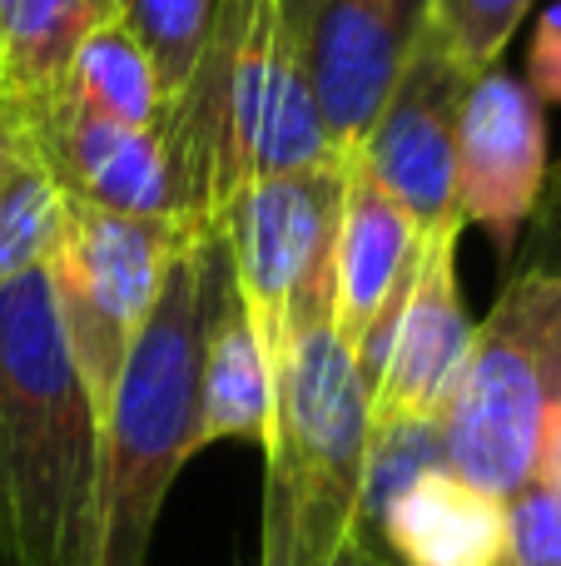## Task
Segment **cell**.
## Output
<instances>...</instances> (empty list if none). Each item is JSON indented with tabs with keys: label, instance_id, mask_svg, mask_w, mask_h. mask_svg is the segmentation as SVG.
<instances>
[{
	"label": "cell",
	"instance_id": "1",
	"mask_svg": "<svg viewBox=\"0 0 561 566\" xmlns=\"http://www.w3.org/2000/svg\"><path fill=\"white\" fill-rule=\"evenodd\" d=\"M99 422L45 269L0 289V566H95Z\"/></svg>",
	"mask_w": 561,
	"mask_h": 566
},
{
	"label": "cell",
	"instance_id": "2",
	"mask_svg": "<svg viewBox=\"0 0 561 566\" xmlns=\"http://www.w3.org/2000/svg\"><path fill=\"white\" fill-rule=\"evenodd\" d=\"M224 279L229 259L219 229H194L169 259L99 428L95 566H149L165 497L194 458L199 358Z\"/></svg>",
	"mask_w": 561,
	"mask_h": 566
},
{
	"label": "cell",
	"instance_id": "3",
	"mask_svg": "<svg viewBox=\"0 0 561 566\" xmlns=\"http://www.w3.org/2000/svg\"><path fill=\"white\" fill-rule=\"evenodd\" d=\"M174 119L209 224L234 189L338 159L318 119L304 35L288 25L284 0H219L204 60L174 99Z\"/></svg>",
	"mask_w": 561,
	"mask_h": 566
},
{
	"label": "cell",
	"instance_id": "4",
	"mask_svg": "<svg viewBox=\"0 0 561 566\" xmlns=\"http://www.w3.org/2000/svg\"><path fill=\"white\" fill-rule=\"evenodd\" d=\"M368 382L334 323L288 343L274 368L264 478V542L254 566H338L363 537Z\"/></svg>",
	"mask_w": 561,
	"mask_h": 566
},
{
	"label": "cell",
	"instance_id": "5",
	"mask_svg": "<svg viewBox=\"0 0 561 566\" xmlns=\"http://www.w3.org/2000/svg\"><path fill=\"white\" fill-rule=\"evenodd\" d=\"M561 408V269H512L473 328L453 398L437 418L443 462L463 482L517 497Z\"/></svg>",
	"mask_w": 561,
	"mask_h": 566
},
{
	"label": "cell",
	"instance_id": "6",
	"mask_svg": "<svg viewBox=\"0 0 561 566\" xmlns=\"http://www.w3.org/2000/svg\"><path fill=\"white\" fill-rule=\"evenodd\" d=\"M338 214L343 159L254 179L219 209V244L268 368L284 363L298 333L334 323Z\"/></svg>",
	"mask_w": 561,
	"mask_h": 566
},
{
	"label": "cell",
	"instance_id": "7",
	"mask_svg": "<svg viewBox=\"0 0 561 566\" xmlns=\"http://www.w3.org/2000/svg\"><path fill=\"white\" fill-rule=\"evenodd\" d=\"M194 229L209 224L109 214V209L65 199V219H60V239L45 259V279L65 348L75 358V373L85 382L99 428H105L129 348H135L139 328L159 298L169 259Z\"/></svg>",
	"mask_w": 561,
	"mask_h": 566
},
{
	"label": "cell",
	"instance_id": "8",
	"mask_svg": "<svg viewBox=\"0 0 561 566\" xmlns=\"http://www.w3.org/2000/svg\"><path fill=\"white\" fill-rule=\"evenodd\" d=\"M10 109L25 119L30 139L65 199L109 209V214L209 224L199 209L194 165H189V145L174 115L149 129L115 125V119H99L95 109L75 105L65 90H50V95Z\"/></svg>",
	"mask_w": 561,
	"mask_h": 566
},
{
	"label": "cell",
	"instance_id": "9",
	"mask_svg": "<svg viewBox=\"0 0 561 566\" xmlns=\"http://www.w3.org/2000/svg\"><path fill=\"white\" fill-rule=\"evenodd\" d=\"M547 109L522 75L493 65L467 85L457 115V214L477 224L512 264L547 189Z\"/></svg>",
	"mask_w": 561,
	"mask_h": 566
},
{
	"label": "cell",
	"instance_id": "10",
	"mask_svg": "<svg viewBox=\"0 0 561 566\" xmlns=\"http://www.w3.org/2000/svg\"><path fill=\"white\" fill-rule=\"evenodd\" d=\"M467 85L473 80L457 70L437 30L427 25L353 155L373 175V185L417 219L423 234L453 219L463 224L457 214V115H463Z\"/></svg>",
	"mask_w": 561,
	"mask_h": 566
},
{
	"label": "cell",
	"instance_id": "11",
	"mask_svg": "<svg viewBox=\"0 0 561 566\" xmlns=\"http://www.w3.org/2000/svg\"><path fill=\"white\" fill-rule=\"evenodd\" d=\"M433 0H324L304 30L318 119L338 159H353L388 90L427 30Z\"/></svg>",
	"mask_w": 561,
	"mask_h": 566
},
{
	"label": "cell",
	"instance_id": "12",
	"mask_svg": "<svg viewBox=\"0 0 561 566\" xmlns=\"http://www.w3.org/2000/svg\"><path fill=\"white\" fill-rule=\"evenodd\" d=\"M457 234L463 224H443L423 234L413 289L403 298V313L393 323L383 368L368 388V418L373 428L398 422H437L453 398L463 363L473 353V328L463 289H457Z\"/></svg>",
	"mask_w": 561,
	"mask_h": 566
},
{
	"label": "cell",
	"instance_id": "13",
	"mask_svg": "<svg viewBox=\"0 0 561 566\" xmlns=\"http://www.w3.org/2000/svg\"><path fill=\"white\" fill-rule=\"evenodd\" d=\"M423 259V229L398 199L373 185L358 159H343V214L334 254V333L353 353L363 382L373 388L383 368L393 323L413 289Z\"/></svg>",
	"mask_w": 561,
	"mask_h": 566
},
{
	"label": "cell",
	"instance_id": "14",
	"mask_svg": "<svg viewBox=\"0 0 561 566\" xmlns=\"http://www.w3.org/2000/svg\"><path fill=\"white\" fill-rule=\"evenodd\" d=\"M363 537L393 566H502L507 502L437 462L368 517Z\"/></svg>",
	"mask_w": 561,
	"mask_h": 566
},
{
	"label": "cell",
	"instance_id": "15",
	"mask_svg": "<svg viewBox=\"0 0 561 566\" xmlns=\"http://www.w3.org/2000/svg\"><path fill=\"white\" fill-rule=\"evenodd\" d=\"M268 418H274V368H268L264 343H258L234 274H229L204 333V358H199L194 452L214 448V442H258L264 448Z\"/></svg>",
	"mask_w": 561,
	"mask_h": 566
},
{
	"label": "cell",
	"instance_id": "16",
	"mask_svg": "<svg viewBox=\"0 0 561 566\" xmlns=\"http://www.w3.org/2000/svg\"><path fill=\"white\" fill-rule=\"evenodd\" d=\"M119 15V0H0V99L25 105L60 90L89 30Z\"/></svg>",
	"mask_w": 561,
	"mask_h": 566
},
{
	"label": "cell",
	"instance_id": "17",
	"mask_svg": "<svg viewBox=\"0 0 561 566\" xmlns=\"http://www.w3.org/2000/svg\"><path fill=\"white\" fill-rule=\"evenodd\" d=\"M60 219L65 195L40 159L25 119L0 99V289L45 269Z\"/></svg>",
	"mask_w": 561,
	"mask_h": 566
},
{
	"label": "cell",
	"instance_id": "18",
	"mask_svg": "<svg viewBox=\"0 0 561 566\" xmlns=\"http://www.w3.org/2000/svg\"><path fill=\"white\" fill-rule=\"evenodd\" d=\"M75 105L95 109L99 119H115V125H165L174 115V99H169L165 80H159L155 60L145 55V45L135 40V30L125 25V15L105 20L99 30H89L80 40V50L70 55L65 80H60Z\"/></svg>",
	"mask_w": 561,
	"mask_h": 566
},
{
	"label": "cell",
	"instance_id": "19",
	"mask_svg": "<svg viewBox=\"0 0 561 566\" xmlns=\"http://www.w3.org/2000/svg\"><path fill=\"white\" fill-rule=\"evenodd\" d=\"M119 15L155 60L169 99H179L204 60L209 30L219 20V0H119Z\"/></svg>",
	"mask_w": 561,
	"mask_h": 566
},
{
	"label": "cell",
	"instance_id": "20",
	"mask_svg": "<svg viewBox=\"0 0 561 566\" xmlns=\"http://www.w3.org/2000/svg\"><path fill=\"white\" fill-rule=\"evenodd\" d=\"M537 0H433L427 25L437 30L443 50L457 60L467 80H477L483 70L502 65L507 45H512L517 25L527 20Z\"/></svg>",
	"mask_w": 561,
	"mask_h": 566
},
{
	"label": "cell",
	"instance_id": "21",
	"mask_svg": "<svg viewBox=\"0 0 561 566\" xmlns=\"http://www.w3.org/2000/svg\"><path fill=\"white\" fill-rule=\"evenodd\" d=\"M502 566H561V502L537 482L507 497Z\"/></svg>",
	"mask_w": 561,
	"mask_h": 566
},
{
	"label": "cell",
	"instance_id": "22",
	"mask_svg": "<svg viewBox=\"0 0 561 566\" xmlns=\"http://www.w3.org/2000/svg\"><path fill=\"white\" fill-rule=\"evenodd\" d=\"M507 269H561V155L547 169L542 205H537L532 224L522 234V249Z\"/></svg>",
	"mask_w": 561,
	"mask_h": 566
},
{
	"label": "cell",
	"instance_id": "23",
	"mask_svg": "<svg viewBox=\"0 0 561 566\" xmlns=\"http://www.w3.org/2000/svg\"><path fill=\"white\" fill-rule=\"evenodd\" d=\"M527 90H532L542 105H561V0L542 10L532 30V45H527Z\"/></svg>",
	"mask_w": 561,
	"mask_h": 566
},
{
	"label": "cell",
	"instance_id": "24",
	"mask_svg": "<svg viewBox=\"0 0 561 566\" xmlns=\"http://www.w3.org/2000/svg\"><path fill=\"white\" fill-rule=\"evenodd\" d=\"M532 482H537V488H547V492H552V497L561 502V408L552 412V422H547V432H542Z\"/></svg>",
	"mask_w": 561,
	"mask_h": 566
},
{
	"label": "cell",
	"instance_id": "25",
	"mask_svg": "<svg viewBox=\"0 0 561 566\" xmlns=\"http://www.w3.org/2000/svg\"><path fill=\"white\" fill-rule=\"evenodd\" d=\"M338 566H393V562H388L383 552H378V547H373V542H368V537H358L353 547H348L343 557H338Z\"/></svg>",
	"mask_w": 561,
	"mask_h": 566
},
{
	"label": "cell",
	"instance_id": "26",
	"mask_svg": "<svg viewBox=\"0 0 561 566\" xmlns=\"http://www.w3.org/2000/svg\"><path fill=\"white\" fill-rule=\"evenodd\" d=\"M324 6V0H284V15H288V25L298 30V35H304L308 30V20H314V10Z\"/></svg>",
	"mask_w": 561,
	"mask_h": 566
}]
</instances>
